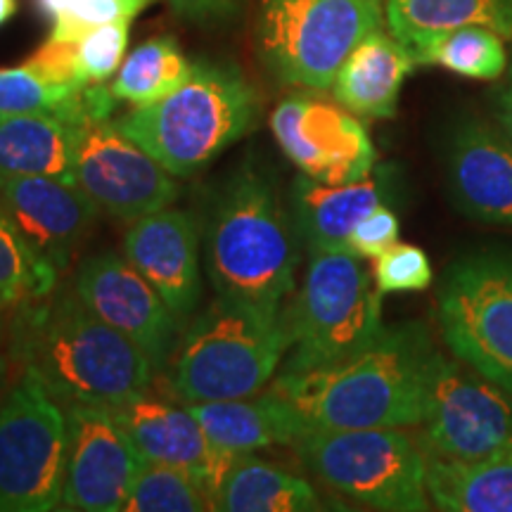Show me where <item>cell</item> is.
Here are the masks:
<instances>
[{
    "label": "cell",
    "mask_w": 512,
    "mask_h": 512,
    "mask_svg": "<svg viewBox=\"0 0 512 512\" xmlns=\"http://www.w3.org/2000/svg\"><path fill=\"white\" fill-rule=\"evenodd\" d=\"M178 15L197 24L226 22L240 10L242 0H169Z\"/></svg>",
    "instance_id": "8d00e7d4"
},
{
    "label": "cell",
    "mask_w": 512,
    "mask_h": 512,
    "mask_svg": "<svg viewBox=\"0 0 512 512\" xmlns=\"http://www.w3.org/2000/svg\"><path fill=\"white\" fill-rule=\"evenodd\" d=\"M259 95L235 64L195 60L169 98L133 107L114 124L176 178L190 176L252 131Z\"/></svg>",
    "instance_id": "5b68a950"
},
{
    "label": "cell",
    "mask_w": 512,
    "mask_h": 512,
    "mask_svg": "<svg viewBox=\"0 0 512 512\" xmlns=\"http://www.w3.org/2000/svg\"><path fill=\"white\" fill-rule=\"evenodd\" d=\"M155 0H36V8L53 24L50 38L81 41L102 24L133 19Z\"/></svg>",
    "instance_id": "1f68e13d"
},
{
    "label": "cell",
    "mask_w": 512,
    "mask_h": 512,
    "mask_svg": "<svg viewBox=\"0 0 512 512\" xmlns=\"http://www.w3.org/2000/svg\"><path fill=\"white\" fill-rule=\"evenodd\" d=\"M418 64H430L465 79L496 81L508 69L505 38L486 27H460L427 36L408 48Z\"/></svg>",
    "instance_id": "4316f807"
},
{
    "label": "cell",
    "mask_w": 512,
    "mask_h": 512,
    "mask_svg": "<svg viewBox=\"0 0 512 512\" xmlns=\"http://www.w3.org/2000/svg\"><path fill=\"white\" fill-rule=\"evenodd\" d=\"M271 131L287 159L318 183L347 185L375 171L373 140L366 126L344 107L292 95L273 110Z\"/></svg>",
    "instance_id": "5bb4252c"
},
{
    "label": "cell",
    "mask_w": 512,
    "mask_h": 512,
    "mask_svg": "<svg viewBox=\"0 0 512 512\" xmlns=\"http://www.w3.org/2000/svg\"><path fill=\"white\" fill-rule=\"evenodd\" d=\"M211 444L230 456H247L268 446H292L306 425L278 389L226 401L188 403Z\"/></svg>",
    "instance_id": "44dd1931"
},
{
    "label": "cell",
    "mask_w": 512,
    "mask_h": 512,
    "mask_svg": "<svg viewBox=\"0 0 512 512\" xmlns=\"http://www.w3.org/2000/svg\"><path fill=\"white\" fill-rule=\"evenodd\" d=\"M192 74V62L178 48L176 38L157 36L143 43L121 62L112 93L133 107H150L178 91Z\"/></svg>",
    "instance_id": "83f0119b"
},
{
    "label": "cell",
    "mask_w": 512,
    "mask_h": 512,
    "mask_svg": "<svg viewBox=\"0 0 512 512\" xmlns=\"http://www.w3.org/2000/svg\"><path fill=\"white\" fill-rule=\"evenodd\" d=\"M0 204L38 254L64 271L91 233L100 209L79 183L0 171Z\"/></svg>",
    "instance_id": "d6986e66"
},
{
    "label": "cell",
    "mask_w": 512,
    "mask_h": 512,
    "mask_svg": "<svg viewBox=\"0 0 512 512\" xmlns=\"http://www.w3.org/2000/svg\"><path fill=\"white\" fill-rule=\"evenodd\" d=\"M503 76L505 79L494 95V117L496 124L501 126L508 136H512V60Z\"/></svg>",
    "instance_id": "74e56055"
},
{
    "label": "cell",
    "mask_w": 512,
    "mask_h": 512,
    "mask_svg": "<svg viewBox=\"0 0 512 512\" xmlns=\"http://www.w3.org/2000/svg\"><path fill=\"white\" fill-rule=\"evenodd\" d=\"M297 240L271 178L245 159L211 197L204 226V264L216 294L285 306L297 290Z\"/></svg>",
    "instance_id": "3957f363"
},
{
    "label": "cell",
    "mask_w": 512,
    "mask_h": 512,
    "mask_svg": "<svg viewBox=\"0 0 512 512\" xmlns=\"http://www.w3.org/2000/svg\"><path fill=\"white\" fill-rule=\"evenodd\" d=\"M399 233V216L394 214L392 207L380 204L368 216H363V221L354 228L349 238V252L361 259H377L399 242Z\"/></svg>",
    "instance_id": "d590c367"
},
{
    "label": "cell",
    "mask_w": 512,
    "mask_h": 512,
    "mask_svg": "<svg viewBox=\"0 0 512 512\" xmlns=\"http://www.w3.org/2000/svg\"><path fill=\"white\" fill-rule=\"evenodd\" d=\"M451 200L472 221L512 228V136L496 121L460 117L444 138Z\"/></svg>",
    "instance_id": "e0dca14e"
},
{
    "label": "cell",
    "mask_w": 512,
    "mask_h": 512,
    "mask_svg": "<svg viewBox=\"0 0 512 512\" xmlns=\"http://www.w3.org/2000/svg\"><path fill=\"white\" fill-rule=\"evenodd\" d=\"M375 285L382 294L422 292L432 285L430 256L415 245L396 242L375 259Z\"/></svg>",
    "instance_id": "d6a6232c"
},
{
    "label": "cell",
    "mask_w": 512,
    "mask_h": 512,
    "mask_svg": "<svg viewBox=\"0 0 512 512\" xmlns=\"http://www.w3.org/2000/svg\"><path fill=\"white\" fill-rule=\"evenodd\" d=\"M60 275L0 204V306L8 309L46 297L60 283Z\"/></svg>",
    "instance_id": "f1b7e54d"
},
{
    "label": "cell",
    "mask_w": 512,
    "mask_h": 512,
    "mask_svg": "<svg viewBox=\"0 0 512 512\" xmlns=\"http://www.w3.org/2000/svg\"><path fill=\"white\" fill-rule=\"evenodd\" d=\"M17 15V0H0V27Z\"/></svg>",
    "instance_id": "ab89813d"
},
{
    "label": "cell",
    "mask_w": 512,
    "mask_h": 512,
    "mask_svg": "<svg viewBox=\"0 0 512 512\" xmlns=\"http://www.w3.org/2000/svg\"><path fill=\"white\" fill-rule=\"evenodd\" d=\"M418 67L411 50L382 29L370 31L347 55L332 81L344 110L366 119H392L399 110L403 81Z\"/></svg>",
    "instance_id": "7402d4cb"
},
{
    "label": "cell",
    "mask_w": 512,
    "mask_h": 512,
    "mask_svg": "<svg viewBox=\"0 0 512 512\" xmlns=\"http://www.w3.org/2000/svg\"><path fill=\"white\" fill-rule=\"evenodd\" d=\"M17 309L10 356L36 370L62 406L114 408L155 382L143 351L95 316L72 285Z\"/></svg>",
    "instance_id": "7a4b0ae2"
},
{
    "label": "cell",
    "mask_w": 512,
    "mask_h": 512,
    "mask_svg": "<svg viewBox=\"0 0 512 512\" xmlns=\"http://www.w3.org/2000/svg\"><path fill=\"white\" fill-rule=\"evenodd\" d=\"M387 197V174H370L347 185L318 183L302 174L290 188V214L309 252H339L349 249L351 233L363 216L387 204Z\"/></svg>",
    "instance_id": "ffe728a7"
},
{
    "label": "cell",
    "mask_w": 512,
    "mask_h": 512,
    "mask_svg": "<svg viewBox=\"0 0 512 512\" xmlns=\"http://www.w3.org/2000/svg\"><path fill=\"white\" fill-rule=\"evenodd\" d=\"M441 351L425 323L387 328L332 366L278 373L273 387L297 408L306 430L420 427Z\"/></svg>",
    "instance_id": "6da1fadb"
},
{
    "label": "cell",
    "mask_w": 512,
    "mask_h": 512,
    "mask_svg": "<svg viewBox=\"0 0 512 512\" xmlns=\"http://www.w3.org/2000/svg\"><path fill=\"white\" fill-rule=\"evenodd\" d=\"M24 67L38 79L53 83V86L67 88H86L88 81L81 69L79 60V41H60V38H48L34 55L24 62Z\"/></svg>",
    "instance_id": "e575fe53"
},
{
    "label": "cell",
    "mask_w": 512,
    "mask_h": 512,
    "mask_svg": "<svg viewBox=\"0 0 512 512\" xmlns=\"http://www.w3.org/2000/svg\"><path fill=\"white\" fill-rule=\"evenodd\" d=\"M420 427L425 456L463 463L512 458V394L441 354Z\"/></svg>",
    "instance_id": "8fae6325"
},
{
    "label": "cell",
    "mask_w": 512,
    "mask_h": 512,
    "mask_svg": "<svg viewBox=\"0 0 512 512\" xmlns=\"http://www.w3.org/2000/svg\"><path fill=\"white\" fill-rule=\"evenodd\" d=\"M81 126L55 114H0V171L74 181Z\"/></svg>",
    "instance_id": "603a6c76"
},
{
    "label": "cell",
    "mask_w": 512,
    "mask_h": 512,
    "mask_svg": "<svg viewBox=\"0 0 512 512\" xmlns=\"http://www.w3.org/2000/svg\"><path fill=\"white\" fill-rule=\"evenodd\" d=\"M287 351L285 306L216 294L185 325L164 370L166 392L183 403L259 394L280 373Z\"/></svg>",
    "instance_id": "277c9868"
},
{
    "label": "cell",
    "mask_w": 512,
    "mask_h": 512,
    "mask_svg": "<svg viewBox=\"0 0 512 512\" xmlns=\"http://www.w3.org/2000/svg\"><path fill=\"white\" fill-rule=\"evenodd\" d=\"M214 510L207 491L195 477L164 463L140 465L121 512H204Z\"/></svg>",
    "instance_id": "f546056e"
},
{
    "label": "cell",
    "mask_w": 512,
    "mask_h": 512,
    "mask_svg": "<svg viewBox=\"0 0 512 512\" xmlns=\"http://www.w3.org/2000/svg\"><path fill=\"white\" fill-rule=\"evenodd\" d=\"M380 27L377 0H259L256 50L285 86L328 91L351 50Z\"/></svg>",
    "instance_id": "ba28073f"
},
{
    "label": "cell",
    "mask_w": 512,
    "mask_h": 512,
    "mask_svg": "<svg viewBox=\"0 0 512 512\" xmlns=\"http://www.w3.org/2000/svg\"><path fill=\"white\" fill-rule=\"evenodd\" d=\"M128 31H131V19H119V22L102 24L81 38L79 60L88 81L102 83L117 72L124 62Z\"/></svg>",
    "instance_id": "836d02e7"
},
{
    "label": "cell",
    "mask_w": 512,
    "mask_h": 512,
    "mask_svg": "<svg viewBox=\"0 0 512 512\" xmlns=\"http://www.w3.org/2000/svg\"><path fill=\"white\" fill-rule=\"evenodd\" d=\"M0 311H3V306H0Z\"/></svg>",
    "instance_id": "60d3db41"
},
{
    "label": "cell",
    "mask_w": 512,
    "mask_h": 512,
    "mask_svg": "<svg viewBox=\"0 0 512 512\" xmlns=\"http://www.w3.org/2000/svg\"><path fill=\"white\" fill-rule=\"evenodd\" d=\"M69 425L62 510L121 512L145 458L107 408L64 406Z\"/></svg>",
    "instance_id": "9a60e30c"
},
{
    "label": "cell",
    "mask_w": 512,
    "mask_h": 512,
    "mask_svg": "<svg viewBox=\"0 0 512 512\" xmlns=\"http://www.w3.org/2000/svg\"><path fill=\"white\" fill-rule=\"evenodd\" d=\"M74 181L102 214L133 223L178 200L176 176L110 119L81 126Z\"/></svg>",
    "instance_id": "7c38bea8"
},
{
    "label": "cell",
    "mask_w": 512,
    "mask_h": 512,
    "mask_svg": "<svg viewBox=\"0 0 512 512\" xmlns=\"http://www.w3.org/2000/svg\"><path fill=\"white\" fill-rule=\"evenodd\" d=\"M8 368H10V361L3 349V325H0V403H3L5 394H8Z\"/></svg>",
    "instance_id": "f35d334b"
},
{
    "label": "cell",
    "mask_w": 512,
    "mask_h": 512,
    "mask_svg": "<svg viewBox=\"0 0 512 512\" xmlns=\"http://www.w3.org/2000/svg\"><path fill=\"white\" fill-rule=\"evenodd\" d=\"M67 451V411L36 370L22 366L0 403V512L60 508Z\"/></svg>",
    "instance_id": "30bf717a"
},
{
    "label": "cell",
    "mask_w": 512,
    "mask_h": 512,
    "mask_svg": "<svg viewBox=\"0 0 512 512\" xmlns=\"http://www.w3.org/2000/svg\"><path fill=\"white\" fill-rule=\"evenodd\" d=\"M0 114H55L72 124H88L83 88L53 86L27 67L0 69Z\"/></svg>",
    "instance_id": "4dcf8cb0"
},
{
    "label": "cell",
    "mask_w": 512,
    "mask_h": 512,
    "mask_svg": "<svg viewBox=\"0 0 512 512\" xmlns=\"http://www.w3.org/2000/svg\"><path fill=\"white\" fill-rule=\"evenodd\" d=\"M361 256L311 252L304 283L285 304L290 332L280 373H304L358 354L382 335V297Z\"/></svg>",
    "instance_id": "8992f818"
},
{
    "label": "cell",
    "mask_w": 512,
    "mask_h": 512,
    "mask_svg": "<svg viewBox=\"0 0 512 512\" xmlns=\"http://www.w3.org/2000/svg\"><path fill=\"white\" fill-rule=\"evenodd\" d=\"M384 19L406 48L460 27H486L512 41V0H387Z\"/></svg>",
    "instance_id": "484cf974"
},
{
    "label": "cell",
    "mask_w": 512,
    "mask_h": 512,
    "mask_svg": "<svg viewBox=\"0 0 512 512\" xmlns=\"http://www.w3.org/2000/svg\"><path fill=\"white\" fill-rule=\"evenodd\" d=\"M306 470L370 510L425 512L427 456L401 427L306 430L292 444Z\"/></svg>",
    "instance_id": "52a82bcc"
},
{
    "label": "cell",
    "mask_w": 512,
    "mask_h": 512,
    "mask_svg": "<svg viewBox=\"0 0 512 512\" xmlns=\"http://www.w3.org/2000/svg\"><path fill=\"white\" fill-rule=\"evenodd\" d=\"M124 256L185 328L202 297V238L195 214L169 207L133 221L124 235Z\"/></svg>",
    "instance_id": "ac0fdd59"
},
{
    "label": "cell",
    "mask_w": 512,
    "mask_h": 512,
    "mask_svg": "<svg viewBox=\"0 0 512 512\" xmlns=\"http://www.w3.org/2000/svg\"><path fill=\"white\" fill-rule=\"evenodd\" d=\"M72 287L95 316L131 339L155 373L164 375L185 328L126 256L117 252L88 256L76 268Z\"/></svg>",
    "instance_id": "4fadbf2b"
},
{
    "label": "cell",
    "mask_w": 512,
    "mask_h": 512,
    "mask_svg": "<svg viewBox=\"0 0 512 512\" xmlns=\"http://www.w3.org/2000/svg\"><path fill=\"white\" fill-rule=\"evenodd\" d=\"M214 510L221 512H313L323 510L306 479L264 460L238 456L223 477Z\"/></svg>",
    "instance_id": "cb8c5ba5"
},
{
    "label": "cell",
    "mask_w": 512,
    "mask_h": 512,
    "mask_svg": "<svg viewBox=\"0 0 512 512\" xmlns=\"http://www.w3.org/2000/svg\"><path fill=\"white\" fill-rule=\"evenodd\" d=\"M437 318L448 351L512 394V249H479L448 264Z\"/></svg>",
    "instance_id": "9c48e42d"
},
{
    "label": "cell",
    "mask_w": 512,
    "mask_h": 512,
    "mask_svg": "<svg viewBox=\"0 0 512 512\" xmlns=\"http://www.w3.org/2000/svg\"><path fill=\"white\" fill-rule=\"evenodd\" d=\"M427 494L446 512H512V458L463 463L427 456Z\"/></svg>",
    "instance_id": "d4e9b609"
},
{
    "label": "cell",
    "mask_w": 512,
    "mask_h": 512,
    "mask_svg": "<svg viewBox=\"0 0 512 512\" xmlns=\"http://www.w3.org/2000/svg\"><path fill=\"white\" fill-rule=\"evenodd\" d=\"M107 411L128 434L140 456L152 463L181 467L195 477V482L207 491L214 503L223 477L238 456H230L211 444L188 403L174 396L162 399L147 389Z\"/></svg>",
    "instance_id": "2e32d148"
}]
</instances>
